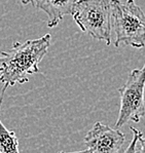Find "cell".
Here are the masks:
<instances>
[{
	"label": "cell",
	"mask_w": 145,
	"mask_h": 153,
	"mask_svg": "<svg viewBox=\"0 0 145 153\" xmlns=\"http://www.w3.org/2000/svg\"><path fill=\"white\" fill-rule=\"evenodd\" d=\"M51 40V34H45L23 43L15 42L9 51H1L0 82L8 88L29 81V75L39 72L38 64L48 53Z\"/></svg>",
	"instance_id": "1"
},
{
	"label": "cell",
	"mask_w": 145,
	"mask_h": 153,
	"mask_svg": "<svg viewBox=\"0 0 145 153\" xmlns=\"http://www.w3.org/2000/svg\"><path fill=\"white\" fill-rule=\"evenodd\" d=\"M111 26L115 33L114 45L142 48L145 46V13L135 0H110Z\"/></svg>",
	"instance_id": "2"
},
{
	"label": "cell",
	"mask_w": 145,
	"mask_h": 153,
	"mask_svg": "<svg viewBox=\"0 0 145 153\" xmlns=\"http://www.w3.org/2000/svg\"><path fill=\"white\" fill-rule=\"evenodd\" d=\"M72 16L83 32L106 45L111 44L110 0H77Z\"/></svg>",
	"instance_id": "3"
},
{
	"label": "cell",
	"mask_w": 145,
	"mask_h": 153,
	"mask_svg": "<svg viewBox=\"0 0 145 153\" xmlns=\"http://www.w3.org/2000/svg\"><path fill=\"white\" fill-rule=\"evenodd\" d=\"M145 64L141 69H134L128 80L118 88L120 108L115 128H120L129 121L139 122L145 116Z\"/></svg>",
	"instance_id": "4"
},
{
	"label": "cell",
	"mask_w": 145,
	"mask_h": 153,
	"mask_svg": "<svg viewBox=\"0 0 145 153\" xmlns=\"http://www.w3.org/2000/svg\"><path fill=\"white\" fill-rule=\"evenodd\" d=\"M83 142L92 153H120L126 137L120 129L97 121L88 131Z\"/></svg>",
	"instance_id": "5"
},
{
	"label": "cell",
	"mask_w": 145,
	"mask_h": 153,
	"mask_svg": "<svg viewBox=\"0 0 145 153\" xmlns=\"http://www.w3.org/2000/svg\"><path fill=\"white\" fill-rule=\"evenodd\" d=\"M77 0H21L24 5L31 4L48 15V27L55 28L65 16L72 15Z\"/></svg>",
	"instance_id": "6"
},
{
	"label": "cell",
	"mask_w": 145,
	"mask_h": 153,
	"mask_svg": "<svg viewBox=\"0 0 145 153\" xmlns=\"http://www.w3.org/2000/svg\"><path fill=\"white\" fill-rule=\"evenodd\" d=\"M0 153H20L19 140L13 131H9L0 120Z\"/></svg>",
	"instance_id": "7"
},
{
	"label": "cell",
	"mask_w": 145,
	"mask_h": 153,
	"mask_svg": "<svg viewBox=\"0 0 145 153\" xmlns=\"http://www.w3.org/2000/svg\"><path fill=\"white\" fill-rule=\"evenodd\" d=\"M131 129L133 131V139L131 141L130 145L128 146V148L125 150L123 153H138V147H137V143L139 142V137H141L143 134L139 131V129L133 128L131 126Z\"/></svg>",
	"instance_id": "8"
},
{
	"label": "cell",
	"mask_w": 145,
	"mask_h": 153,
	"mask_svg": "<svg viewBox=\"0 0 145 153\" xmlns=\"http://www.w3.org/2000/svg\"><path fill=\"white\" fill-rule=\"evenodd\" d=\"M140 142V153H145V138H143V135L139 137Z\"/></svg>",
	"instance_id": "9"
},
{
	"label": "cell",
	"mask_w": 145,
	"mask_h": 153,
	"mask_svg": "<svg viewBox=\"0 0 145 153\" xmlns=\"http://www.w3.org/2000/svg\"><path fill=\"white\" fill-rule=\"evenodd\" d=\"M58 153H92L90 149L86 150H78V151H72V152H66V151H59Z\"/></svg>",
	"instance_id": "10"
},
{
	"label": "cell",
	"mask_w": 145,
	"mask_h": 153,
	"mask_svg": "<svg viewBox=\"0 0 145 153\" xmlns=\"http://www.w3.org/2000/svg\"><path fill=\"white\" fill-rule=\"evenodd\" d=\"M1 70H2V67H1V64H0V74H1Z\"/></svg>",
	"instance_id": "11"
}]
</instances>
